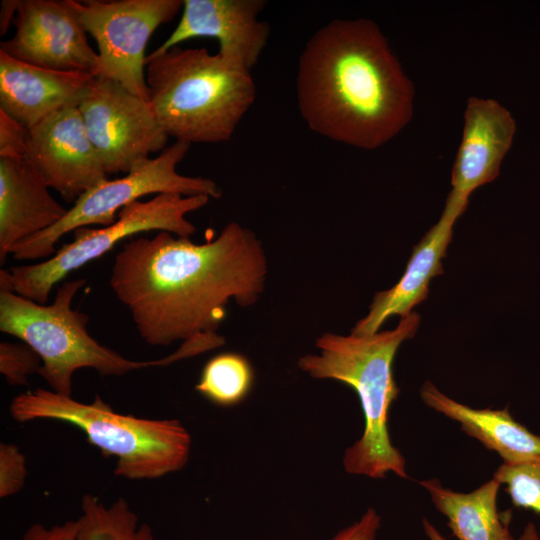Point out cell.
Instances as JSON below:
<instances>
[{
    "label": "cell",
    "mask_w": 540,
    "mask_h": 540,
    "mask_svg": "<svg viewBox=\"0 0 540 540\" xmlns=\"http://www.w3.org/2000/svg\"><path fill=\"white\" fill-rule=\"evenodd\" d=\"M267 260L261 241L237 222L214 239L160 231L121 243L109 285L151 346L217 336L231 299L253 305L263 293Z\"/></svg>",
    "instance_id": "obj_1"
},
{
    "label": "cell",
    "mask_w": 540,
    "mask_h": 540,
    "mask_svg": "<svg viewBox=\"0 0 540 540\" xmlns=\"http://www.w3.org/2000/svg\"><path fill=\"white\" fill-rule=\"evenodd\" d=\"M297 105L315 133L374 150L410 122L414 87L379 26L334 19L308 40L298 60Z\"/></svg>",
    "instance_id": "obj_2"
},
{
    "label": "cell",
    "mask_w": 540,
    "mask_h": 540,
    "mask_svg": "<svg viewBox=\"0 0 540 540\" xmlns=\"http://www.w3.org/2000/svg\"><path fill=\"white\" fill-rule=\"evenodd\" d=\"M420 316L400 319L392 330L372 335L323 333L316 340L318 354L299 358L298 367L316 379H331L351 387L364 416L361 437L345 450L347 473L384 479L388 473L408 478L406 460L389 435L388 416L400 392L393 362L400 345L415 336Z\"/></svg>",
    "instance_id": "obj_3"
},
{
    "label": "cell",
    "mask_w": 540,
    "mask_h": 540,
    "mask_svg": "<svg viewBox=\"0 0 540 540\" xmlns=\"http://www.w3.org/2000/svg\"><path fill=\"white\" fill-rule=\"evenodd\" d=\"M145 76L158 123L189 144L229 141L256 98L251 72L206 48L147 56Z\"/></svg>",
    "instance_id": "obj_4"
},
{
    "label": "cell",
    "mask_w": 540,
    "mask_h": 540,
    "mask_svg": "<svg viewBox=\"0 0 540 540\" xmlns=\"http://www.w3.org/2000/svg\"><path fill=\"white\" fill-rule=\"evenodd\" d=\"M11 417L19 423L58 420L80 428L90 444L114 457V474L128 480H153L180 471L191 451V435L177 419H147L121 414L101 397L83 403L37 388L15 396Z\"/></svg>",
    "instance_id": "obj_5"
},
{
    "label": "cell",
    "mask_w": 540,
    "mask_h": 540,
    "mask_svg": "<svg viewBox=\"0 0 540 540\" xmlns=\"http://www.w3.org/2000/svg\"><path fill=\"white\" fill-rule=\"evenodd\" d=\"M80 278L62 283L51 304H40L7 288H0V331L32 347L40 356L38 374L50 390L72 396L73 374L83 368L101 376H122L130 371L169 365L191 357L184 345L164 358L135 361L101 345L89 334V316L72 308Z\"/></svg>",
    "instance_id": "obj_6"
},
{
    "label": "cell",
    "mask_w": 540,
    "mask_h": 540,
    "mask_svg": "<svg viewBox=\"0 0 540 540\" xmlns=\"http://www.w3.org/2000/svg\"><path fill=\"white\" fill-rule=\"evenodd\" d=\"M209 200L207 195L162 193L147 201H134L122 208L116 221L109 226L74 230L73 241L63 244L45 261L1 269L0 288L47 304L57 283L72 271L108 253L124 239L149 231L190 237L196 232V227L186 219V215L204 207Z\"/></svg>",
    "instance_id": "obj_7"
},
{
    "label": "cell",
    "mask_w": 540,
    "mask_h": 540,
    "mask_svg": "<svg viewBox=\"0 0 540 540\" xmlns=\"http://www.w3.org/2000/svg\"><path fill=\"white\" fill-rule=\"evenodd\" d=\"M190 146L175 141L157 157L140 162L123 177L99 182L82 194L59 222L17 244L10 254L19 261L48 259L55 254V246L65 234L90 225L109 226L122 208L146 195L175 193L220 198L221 189L213 180L177 172V165Z\"/></svg>",
    "instance_id": "obj_8"
},
{
    "label": "cell",
    "mask_w": 540,
    "mask_h": 540,
    "mask_svg": "<svg viewBox=\"0 0 540 540\" xmlns=\"http://www.w3.org/2000/svg\"><path fill=\"white\" fill-rule=\"evenodd\" d=\"M98 47L95 76L148 101L145 47L153 32L183 8L182 0H70Z\"/></svg>",
    "instance_id": "obj_9"
},
{
    "label": "cell",
    "mask_w": 540,
    "mask_h": 540,
    "mask_svg": "<svg viewBox=\"0 0 540 540\" xmlns=\"http://www.w3.org/2000/svg\"><path fill=\"white\" fill-rule=\"evenodd\" d=\"M78 109L108 175L127 174L166 148L169 136L149 102L118 82L94 76Z\"/></svg>",
    "instance_id": "obj_10"
},
{
    "label": "cell",
    "mask_w": 540,
    "mask_h": 540,
    "mask_svg": "<svg viewBox=\"0 0 540 540\" xmlns=\"http://www.w3.org/2000/svg\"><path fill=\"white\" fill-rule=\"evenodd\" d=\"M13 24L15 34L0 51L38 67L95 76L98 54L70 0H19Z\"/></svg>",
    "instance_id": "obj_11"
},
{
    "label": "cell",
    "mask_w": 540,
    "mask_h": 540,
    "mask_svg": "<svg viewBox=\"0 0 540 540\" xmlns=\"http://www.w3.org/2000/svg\"><path fill=\"white\" fill-rule=\"evenodd\" d=\"M23 158L68 203L74 204L108 178L77 106L62 109L28 129Z\"/></svg>",
    "instance_id": "obj_12"
},
{
    "label": "cell",
    "mask_w": 540,
    "mask_h": 540,
    "mask_svg": "<svg viewBox=\"0 0 540 540\" xmlns=\"http://www.w3.org/2000/svg\"><path fill=\"white\" fill-rule=\"evenodd\" d=\"M265 5L264 0H184L174 31L148 57L191 38L211 37L223 58L251 72L270 37V25L258 18Z\"/></svg>",
    "instance_id": "obj_13"
},
{
    "label": "cell",
    "mask_w": 540,
    "mask_h": 540,
    "mask_svg": "<svg viewBox=\"0 0 540 540\" xmlns=\"http://www.w3.org/2000/svg\"><path fill=\"white\" fill-rule=\"evenodd\" d=\"M516 131L512 114L497 100L470 97L464 111L461 141L451 173L446 206L460 215L470 195L494 181L510 150Z\"/></svg>",
    "instance_id": "obj_14"
},
{
    "label": "cell",
    "mask_w": 540,
    "mask_h": 540,
    "mask_svg": "<svg viewBox=\"0 0 540 540\" xmlns=\"http://www.w3.org/2000/svg\"><path fill=\"white\" fill-rule=\"evenodd\" d=\"M94 75L50 70L0 51V111L27 127L80 104Z\"/></svg>",
    "instance_id": "obj_15"
},
{
    "label": "cell",
    "mask_w": 540,
    "mask_h": 540,
    "mask_svg": "<svg viewBox=\"0 0 540 540\" xmlns=\"http://www.w3.org/2000/svg\"><path fill=\"white\" fill-rule=\"evenodd\" d=\"M21 157H0V263L11 249L59 222L68 209Z\"/></svg>",
    "instance_id": "obj_16"
},
{
    "label": "cell",
    "mask_w": 540,
    "mask_h": 540,
    "mask_svg": "<svg viewBox=\"0 0 540 540\" xmlns=\"http://www.w3.org/2000/svg\"><path fill=\"white\" fill-rule=\"evenodd\" d=\"M457 219L452 212L443 210L439 221L414 246L400 280L390 289L375 294L368 314L356 323L352 334H375L388 318L409 315L427 298L431 280L443 273L442 259L446 256Z\"/></svg>",
    "instance_id": "obj_17"
},
{
    "label": "cell",
    "mask_w": 540,
    "mask_h": 540,
    "mask_svg": "<svg viewBox=\"0 0 540 540\" xmlns=\"http://www.w3.org/2000/svg\"><path fill=\"white\" fill-rule=\"evenodd\" d=\"M426 406L458 422L461 430L496 452L507 465L540 463V436L517 422L508 408L476 409L457 402L426 381L420 390Z\"/></svg>",
    "instance_id": "obj_18"
},
{
    "label": "cell",
    "mask_w": 540,
    "mask_h": 540,
    "mask_svg": "<svg viewBox=\"0 0 540 540\" xmlns=\"http://www.w3.org/2000/svg\"><path fill=\"white\" fill-rule=\"evenodd\" d=\"M435 508L443 514L458 540H514L510 513H501L497 499L501 487L492 478L475 490L463 493L446 488L436 478L421 480Z\"/></svg>",
    "instance_id": "obj_19"
},
{
    "label": "cell",
    "mask_w": 540,
    "mask_h": 540,
    "mask_svg": "<svg viewBox=\"0 0 540 540\" xmlns=\"http://www.w3.org/2000/svg\"><path fill=\"white\" fill-rule=\"evenodd\" d=\"M78 522L79 540H155L151 527L121 497L106 505L98 496L83 495Z\"/></svg>",
    "instance_id": "obj_20"
},
{
    "label": "cell",
    "mask_w": 540,
    "mask_h": 540,
    "mask_svg": "<svg viewBox=\"0 0 540 540\" xmlns=\"http://www.w3.org/2000/svg\"><path fill=\"white\" fill-rule=\"evenodd\" d=\"M254 384V370L247 357L236 352H223L209 359L195 390L221 407L241 403Z\"/></svg>",
    "instance_id": "obj_21"
},
{
    "label": "cell",
    "mask_w": 540,
    "mask_h": 540,
    "mask_svg": "<svg viewBox=\"0 0 540 540\" xmlns=\"http://www.w3.org/2000/svg\"><path fill=\"white\" fill-rule=\"evenodd\" d=\"M493 478L505 486L516 507L530 509L540 514V463L500 465Z\"/></svg>",
    "instance_id": "obj_22"
},
{
    "label": "cell",
    "mask_w": 540,
    "mask_h": 540,
    "mask_svg": "<svg viewBox=\"0 0 540 540\" xmlns=\"http://www.w3.org/2000/svg\"><path fill=\"white\" fill-rule=\"evenodd\" d=\"M41 366L40 356L25 342L0 343V372L10 385H27L29 376L38 374Z\"/></svg>",
    "instance_id": "obj_23"
},
{
    "label": "cell",
    "mask_w": 540,
    "mask_h": 540,
    "mask_svg": "<svg viewBox=\"0 0 540 540\" xmlns=\"http://www.w3.org/2000/svg\"><path fill=\"white\" fill-rule=\"evenodd\" d=\"M28 474L26 457L13 443L0 444V498L18 493Z\"/></svg>",
    "instance_id": "obj_24"
},
{
    "label": "cell",
    "mask_w": 540,
    "mask_h": 540,
    "mask_svg": "<svg viewBox=\"0 0 540 540\" xmlns=\"http://www.w3.org/2000/svg\"><path fill=\"white\" fill-rule=\"evenodd\" d=\"M28 128L0 111V157L23 158Z\"/></svg>",
    "instance_id": "obj_25"
},
{
    "label": "cell",
    "mask_w": 540,
    "mask_h": 540,
    "mask_svg": "<svg viewBox=\"0 0 540 540\" xmlns=\"http://www.w3.org/2000/svg\"><path fill=\"white\" fill-rule=\"evenodd\" d=\"M380 525L381 517L377 511L368 508L357 521L340 530L329 540H377Z\"/></svg>",
    "instance_id": "obj_26"
},
{
    "label": "cell",
    "mask_w": 540,
    "mask_h": 540,
    "mask_svg": "<svg viewBox=\"0 0 540 540\" xmlns=\"http://www.w3.org/2000/svg\"><path fill=\"white\" fill-rule=\"evenodd\" d=\"M78 533V519L51 527L35 523L25 531L22 540H79Z\"/></svg>",
    "instance_id": "obj_27"
},
{
    "label": "cell",
    "mask_w": 540,
    "mask_h": 540,
    "mask_svg": "<svg viewBox=\"0 0 540 540\" xmlns=\"http://www.w3.org/2000/svg\"><path fill=\"white\" fill-rule=\"evenodd\" d=\"M19 0H4L2 1V9L0 16L1 35L5 34L10 23L14 21L17 5Z\"/></svg>",
    "instance_id": "obj_28"
},
{
    "label": "cell",
    "mask_w": 540,
    "mask_h": 540,
    "mask_svg": "<svg viewBox=\"0 0 540 540\" xmlns=\"http://www.w3.org/2000/svg\"><path fill=\"white\" fill-rule=\"evenodd\" d=\"M422 527L429 540H446L436 526L425 517L422 519Z\"/></svg>",
    "instance_id": "obj_29"
},
{
    "label": "cell",
    "mask_w": 540,
    "mask_h": 540,
    "mask_svg": "<svg viewBox=\"0 0 540 540\" xmlns=\"http://www.w3.org/2000/svg\"><path fill=\"white\" fill-rule=\"evenodd\" d=\"M517 540H540L538 530L534 523L529 522Z\"/></svg>",
    "instance_id": "obj_30"
}]
</instances>
